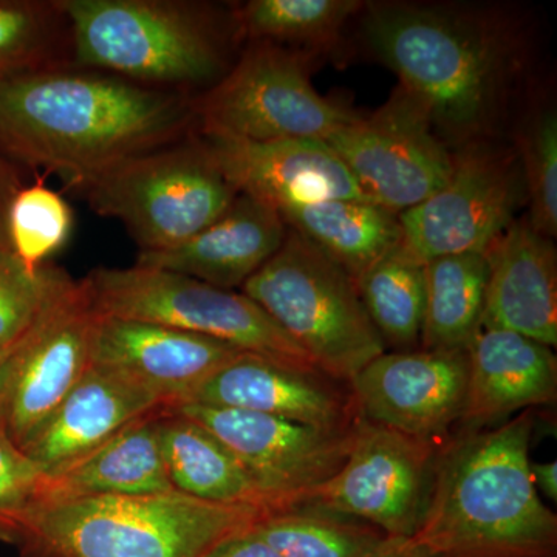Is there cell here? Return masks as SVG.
I'll return each instance as SVG.
<instances>
[{
  "instance_id": "cell-8",
  "label": "cell",
  "mask_w": 557,
  "mask_h": 557,
  "mask_svg": "<svg viewBox=\"0 0 557 557\" xmlns=\"http://www.w3.org/2000/svg\"><path fill=\"white\" fill-rule=\"evenodd\" d=\"M83 284L98 317L166 325L292 368L319 372L309 355L244 293L138 265L94 270Z\"/></svg>"
},
{
  "instance_id": "cell-5",
  "label": "cell",
  "mask_w": 557,
  "mask_h": 557,
  "mask_svg": "<svg viewBox=\"0 0 557 557\" xmlns=\"http://www.w3.org/2000/svg\"><path fill=\"white\" fill-rule=\"evenodd\" d=\"M76 64L138 86L190 87L222 75L214 21L174 0H60Z\"/></svg>"
},
{
  "instance_id": "cell-11",
  "label": "cell",
  "mask_w": 557,
  "mask_h": 557,
  "mask_svg": "<svg viewBox=\"0 0 557 557\" xmlns=\"http://www.w3.org/2000/svg\"><path fill=\"white\" fill-rule=\"evenodd\" d=\"M453 156L448 182L398 214L399 247L421 265L445 256L485 252L511 225L525 193L518 157L485 145Z\"/></svg>"
},
{
  "instance_id": "cell-39",
  "label": "cell",
  "mask_w": 557,
  "mask_h": 557,
  "mask_svg": "<svg viewBox=\"0 0 557 557\" xmlns=\"http://www.w3.org/2000/svg\"><path fill=\"white\" fill-rule=\"evenodd\" d=\"M7 354H9V348H0V368H2L3 359H5Z\"/></svg>"
},
{
  "instance_id": "cell-34",
  "label": "cell",
  "mask_w": 557,
  "mask_h": 557,
  "mask_svg": "<svg viewBox=\"0 0 557 557\" xmlns=\"http://www.w3.org/2000/svg\"><path fill=\"white\" fill-rule=\"evenodd\" d=\"M47 475L0 435V539L10 542L42 498Z\"/></svg>"
},
{
  "instance_id": "cell-33",
  "label": "cell",
  "mask_w": 557,
  "mask_h": 557,
  "mask_svg": "<svg viewBox=\"0 0 557 557\" xmlns=\"http://www.w3.org/2000/svg\"><path fill=\"white\" fill-rule=\"evenodd\" d=\"M520 168L530 201L531 228L542 236L557 234V119L542 112L520 139Z\"/></svg>"
},
{
  "instance_id": "cell-37",
  "label": "cell",
  "mask_w": 557,
  "mask_h": 557,
  "mask_svg": "<svg viewBox=\"0 0 557 557\" xmlns=\"http://www.w3.org/2000/svg\"><path fill=\"white\" fill-rule=\"evenodd\" d=\"M368 557H432L413 537L386 536Z\"/></svg>"
},
{
  "instance_id": "cell-40",
  "label": "cell",
  "mask_w": 557,
  "mask_h": 557,
  "mask_svg": "<svg viewBox=\"0 0 557 557\" xmlns=\"http://www.w3.org/2000/svg\"><path fill=\"white\" fill-rule=\"evenodd\" d=\"M0 435H2V432H0Z\"/></svg>"
},
{
  "instance_id": "cell-32",
  "label": "cell",
  "mask_w": 557,
  "mask_h": 557,
  "mask_svg": "<svg viewBox=\"0 0 557 557\" xmlns=\"http://www.w3.org/2000/svg\"><path fill=\"white\" fill-rule=\"evenodd\" d=\"M62 22L58 2L0 3V78L53 67Z\"/></svg>"
},
{
  "instance_id": "cell-22",
  "label": "cell",
  "mask_w": 557,
  "mask_h": 557,
  "mask_svg": "<svg viewBox=\"0 0 557 557\" xmlns=\"http://www.w3.org/2000/svg\"><path fill=\"white\" fill-rule=\"evenodd\" d=\"M468 386L460 420L469 428L502 423L531 406L555 401L552 347L502 329H480L467 348Z\"/></svg>"
},
{
  "instance_id": "cell-31",
  "label": "cell",
  "mask_w": 557,
  "mask_h": 557,
  "mask_svg": "<svg viewBox=\"0 0 557 557\" xmlns=\"http://www.w3.org/2000/svg\"><path fill=\"white\" fill-rule=\"evenodd\" d=\"M72 284L58 267L30 270L0 249V348L13 347Z\"/></svg>"
},
{
  "instance_id": "cell-20",
  "label": "cell",
  "mask_w": 557,
  "mask_h": 557,
  "mask_svg": "<svg viewBox=\"0 0 557 557\" xmlns=\"http://www.w3.org/2000/svg\"><path fill=\"white\" fill-rule=\"evenodd\" d=\"M487 284L480 329L557 344V256L552 239L512 222L485 251Z\"/></svg>"
},
{
  "instance_id": "cell-24",
  "label": "cell",
  "mask_w": 557,
  "mask_h": 557,
  "mask_svg": "<svg viewBox=\"0 0 557 557\" xmlns=\"http://www.w3.org/2000/svg\"><path fill=\"white\" fill-rule=\"evenodd\" d=\"M159 438L168 479L177 493L211 504L274 512L236 456L199 421L164 409Z\"/></svg>"
},
{
  "instance_id": "cell-35",
  "label": "cell",
  "mask_w": 557,
  "mask_h": 557,
  "mask_svg": "<svg viewBox=\"0 0 557 557\" xmlns=\"http://www.w3.org/2000/svg\"><path fill=\"white\" fill-rule=\"evenodd\" d=\"M205 557H282L269 542L263 541L255 531V527L239 534H234L220 542Z\"/></svg>"
},
{
  "instance_id": "cell-9",
  "label": "cell",
  "mask_w": 557,
  "mask_h": 557,
  "mask_svg": "<svg viewBox=\"0 0 557 557\" xmlns=\"http://www.w3.org/2000/svg\"><path fill=\"white\" fill-rule=\"evenodd\" d=\"M193 109L201 135L248 141L324 139L359 116L321 97L304 58L273 42L249 47Z\"/></svg>"
},
{
  "instance_id": "cell-21",
  "label": "cell",
  "mask_w": 557,
  "mask_h": 557,
  "mask_svg": "<svg viewBox=\"0 0 557 557\" xmlns=\"http://www.w3.org/2000/svg\"><path fill=\"white\" fill-rule=\"evenodd\" d=\"M287 231L276 209L237 194L207 228L178 247L139 251L135 265L183 274L212 287H244L276 255Z\"/></svg>"
},
{
  "instance_id": "cell-4",
  "label": "cell",
  "mask_w": 557,
  "mask_h": 557,
  "mask_svg": "<svg viewBox=\"0 0 557 557\" xmlns=\"http://www.w3.org/2000/svg\"><path fill=\"white\" fill-rule=\"evenodd\" d=\"M271 515L172 491L39 502L9 544L17 557H205Z\"/></svg>"
},
{
  "instance_id": "cell-23",
  "label": "cell",
  "mask_w": 557,
  "mask_h": 557,
  "mask_svg": "<svg viewBox=\"0 0 557 557\" xmlns=\"http://www.w3.org/2000/svg\"><path fill=\"white\" fill-rule=\"evenodd\" d=\"M164 409L139 418L83 460L47 475L40 502L172 493L159 438Z\"/></svg>"
},
{
  "instance_id": "cell-17",
  "label": "cell",
  "mask_w": 557,
  "mask_h": 557,
  "mask_svg": "<svg viewBox=\"0 0 557 557\" xmlns=\"http://www.w3.org/2000/svg\"><path fill=\"white\" fill-rule=\"evenodd\" d=\"M242 354L222 341L134 319L97 314L90 330L89 366L134 381L170 408Z\"/></svg>"
},
{
  "instance_id": "cell-26",
  "label": "cell",
  "mask_w": 557,
  "mask_h": 557,
  "mask_svg": "<svg viewBox=\"0 0 557 557\" xmlns=\"http://www.w3.org/2000/svg\"><path fill=\"white\" fill-rule=\"evenodd\" d=\"M423 350H467L482 324L487 284L485 252L445 256L424 265Z\"/></svg>"
},
{
  "instance_id": "cell-13",
  "label": "cell",
  "mask_w": 557,
  "mask_h": 557,
  "mask_svg": "<svg viewBox=\"0 0 557 557\" xmlns=\"http://www.w3.org/2000/svg\"><path fill=\"white\" fill-rule=\"evenodd\" d=\"M97 317L83 281L40 314L0 368V432L17 449L46 424L89 368Z\"/></svg>"
},
{
  "instance_id": "cell-1",
  "label": "cell",
  "mask_w": 557,
  "mask_h": 557,
  "mask_svg": "<svg viewBox=\"0 0 557 557\" xmlns=\"http://www.w3.org/2000/svg\"><path fill=\"white\" fill-rule=\"evenodd\" d=\"M193 121L185 95L119 76L49 67L0 78V152L70 189L178 141Z\"/></svg>"
},
{
  "instance_id": "cell-7",
  "label": "cell",
  "mask_w": 557,
  "mask_h": 557,
  "mask_svg": "<svg viewBox=\"0 0 557 557\" xmlns=\"http://www.w3.org/2000/svg\"><path fill=\"white\" fill-rule=\"evenodd\" d=\"M72 189L97 214L120 220L141 251L178 247L237 197L199 137L120 161Z\"/></svg>"
},
{
  "instance_id": "cell-15",
  "label": "cell",
  "mask_w": 557,
  "mask_h": 557,
  "mask_svg": "<svg viewBox=\"0 0 557 557\" xmlns=\"http://www.w3.org/2000/svg\"><path fill=\"white\" fill-rule=\"evenodd\" d=\"M467 350L380 355L350 381L362 417L418 440L442 437L463 413Z\"/></svg>"
},
{
  "instance_id": "cell-10",
  "label": "cell",
  "mask_w": 557,
  "mask_h": 557,
  "mask_svg": "<svg viewBox=\"0 0 557 557\" xmlns=\"http://www.w3.org/2000/svg\"><path fill=\"white\" fill-rule=\"evenodd\" d=\"M437 454L418 440L359 417L343 468L306 497L313 507L362 520L391 537H413L426 512Z\"/></svg>"
},
{
  "instance_id": "cell-25",
  "label": "cell",
  "mask_w": 557,
  "mask_h": 557,
  "mask_svg": "<svg viewBox=\"0 0 557 557\" xmlns=\"http://www.w3.org/2000/svg\"><path fill=\"white\" fill-rule=\"evenodd\" d=\"M285 225L357 281L401 244L398 214L370 200H327L278 212Z\"/></svg>"
},
{
  "instance_id": "cell-18",
  "label": "cell",
  "mask_w": 557,
  "mask_h": 557,
  "mask_svg": "<svg viewBox=\"0 0 557 557\" xmlns=\"http://www.w3.org/2000/svg\"><path fill=\"white\" fill-rule=\"evenodd\" d=\"M319 375L242 354L194 388L182 405L248 410L321 431H347L357 420L351 413L354 399Z\"/></svg>"
},
{
  "instance_id": "cell-30",
  "label": "cell",
  "mask_w": 557,
  "mask_h": 557,
  "mask_svg": "<svg viewBox=\"0 0 557 557\" xmlns=\"http://www.w3.org/2000/svg\"><path fill=\"white\" fill-rule=\"evenodd\" d=\"M73 214L60 194L42 182L22 186L9 211L11 251L30 270L46 265L47 259L67 244Z\"/></svg>"
},
{
  "instance_id": "cell-2",
  "label": "cell",
  "mask_w": 557,
  "mask_h": 557,
  "mask_svg": "<svg viewBox=\"0 0 557 557\" xmlns=\"http://www.w3.org/2000/svg\"><path fill=\"white\" fill-rule=\"evenodd\" d=\"M533 418L472 432L435 461L416 541L432 557H553L557 518L530 472Z\"/></svg>"
},
{
  "instance_id": "cell-6",
  "label": "cell",
  "mask_w": 557,
  "mask_h": 557,
  "mask_svg": "<svg viewBox=\"0 0 557 557\" xmlns=\"http://www.w3.org/2000/svg\"><path fill=\"white\" fill-rule=\"evenodd\" d=\"M242 293L330 379L350 383L386 351L355 278L292 228L276 255L245 282Z\"/></svg>"
},
{
  "instance_id": "cell-3",
  "label": "cell",
  "mask_w": 557,
  "mask_h": 557,
  "mask_svg": "<svg viewBox=\"0 0 557 557\" xmlns=\"http://www.w3.org/2000/svg\"><path fill=\"white\" fill-rule=\"evenodd\" d=\"M370 49L397 73L434 129L469 139L490 127L512 67L505 33L443 7L380 3L364 21Z\"/></svg>"
},
{
  "instance_id": "cell-14",
  "label": "cell",
  "mask_w": 557,
  "mask_h": 557,
  "mask_svg": "<svg viewBox=\"0 0 557 557\" xmlns=\"http://www.w3.org/2000/svg\"><path fill=\"white\" fill-rule=\"evenodd\" d=\"M172 409L199 421L236 456L274 512L300 507L314 487L332 479L346 463L354 437V426L321 431L248 410Z\"/></svg>"
},
{
  "instance_id": "cell-16",
  "label": "cell",
  "mask_w": 557,
  "mask_h": 557,
  "mask_svg": "<svg viewBox=\"0 0 557 557\" xmlns=\"http://www.w3.org/2000/svg\"><path fill=\"white\" fill-rule=\"evenodd\" d=\"M197 137L237 194L277 212L327 200H370L324 139Z\"/></svg>"
},
{
  "instance_id": "cell-36",
  "label": "cell",
  "mask_w": 557,
  "mask_h": 557,
  "mask_svg": "<svg viewBox=\"0 0 557 557\" xmlns=\"http://www.w3.org/2000/svg\"><path fill=\"white\" fill-rule=\"evenodd\" d=\"M22 189L20 177L11 161L0 152V249L11 251L9 211L14 196Z\"/></svg>"
},
{
  "instance_id": "cell-29",
  "label": "cell",
  "mask_w": 557,
  "mask_h": 557,
  "mask_svg": "<svg viewBox=\"0 0 557 557\" xmlns=\"http://www.w3.org/2000/svg\"><path fill=\"white\" fill-rule=\"evenodd\" d=\"M364 3L357 0H251L236 14L242 35L258 42L327 44Z\"/></svg>"
},
{
  "instance_id": "cell-38",
  "label": "cell",
  "mask_w": 557,
  "mask_h": 557,
  "mask_svg": "<svg viewBox=\"0 0 557 557\" xmlns=\"http://www.w3.org/2000/svg\"><path fill=\"white\" fill-rule=\"evenodd\" d=\"M531 480L536 491H542L552 502L557 500V461L530 465Z\"/></svg>"
},
{
  "instance_id": "cell-19",
  "label": "cell",
  "mask_w": 557,
  "mask_h": 557,
  "mask_svg": "<svg viewBox=\"0 0 557 557\" xmlns=\"http://www.w3.org/2000/svg\"><path fill=\"white\" fill-rule=\"evenodd\" d=\"M170 406L134 381L89 366L78 384L22 448L46 475L83 460L139 418Z\"/></svg>"
},
{
  "instance_id": "cell-28",
  "label": "cell",
  "mask_w": 557,
  "mask_h": 557,
  "mask_svg": "<svg viewBox=\"0 0 557 557\" xmlns=\"http://www.w3.org/2000/svg\"><path fill=\"white\" fill-rule=\"evenodd\" d=\"M255 531L282 557H368L386 537L362 520L313 507L271 512Z\"/></svg>"
},
{
  "instance_id": "cell-27",
  "label": "cell",
  "mask_w": 557,
  "mask_h": 557,
  "mask_svg": "<svg viewBox=\"0 0 557 557\" xmlns=\"http://www.w3.org/2000/svg\"><path fill=\"white\" fill-rule=\"evenodd\" d=\"M355 282L384 344L410 348L420 343L426 306L424 265L409 258L398 245Z\"/></svg>"
},
{
  "instance_id": "cell-12",
  "label": "cell",
  "mask_w": 557,
  "mask_h": 557,
  "mask_svg": "<svg viewBox=\"0 0 557 557\" xmlns=\"http://www.w3.org/2000/svg\"><path fill=\"white\" fill-rule=\"evenodd\" d=\"M366 196L395 214L442 188L454 156L440 141L426 110L401 86L369 116L324 138Z\"/></svg>"
}]
</instances>
